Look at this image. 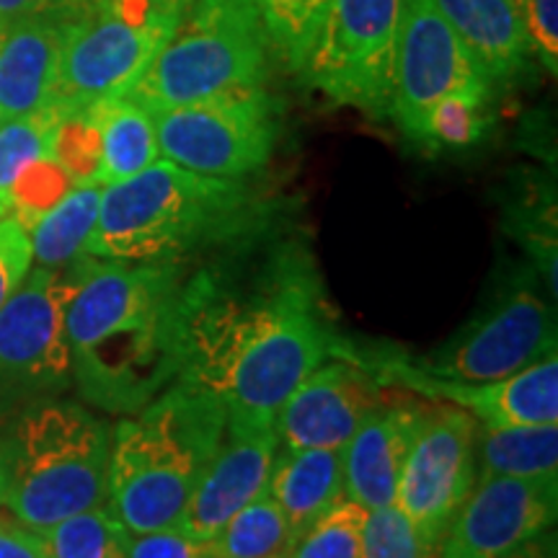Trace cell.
<instances>
[{
  "label": "cell",
  "mask_w": 558,
  "mask_h": 558,
  "mask_svg": "<svg viewBox=\"0 0 558 558\" xmlns=\"http://www.w3.org/2000/svg\"><path fill=\"white\" fill-rule=\"evenodd\" d=\"M233 248L186 275L179 378L218 396L228 424L275 427L277 411L331 357L339 337L303 251L284 246L259 264H243Z\"/></svg>",
  "instance_id": "cell-1"
},
{
  "label": "cell",
  "mask_w": 558,
  "mask_h": 558,
  "mask_svg": "<svg viewBox=\"0 0 558 558\" xmlns=\"http://www.w3.org/2000/svg\"><path fill=\"white\" fill-rule=\"evenodd\" d=\"M65 331L73 386L96 409L132 416L184 365V264H128L81 254Z\"/></svg>",
  "instance_id": "cell-2"
},
{
  "label": "cell",
  "mask_w": 558,
  "mask_h": 558,
  "mask_svg": "<svg viewBox=\"0 0 558 558\" xmlns=\"http://www.w3.org/2000/svg\"><path fill=\"white\" fill-rule=\"evenodd\" d=\"M269 205L243 179L194 173L158 158L135 177L101 186L86 254L128 264H184L262 239Z\"/></svg>",
  "instance_id": "cell-3"
},
{
  "label": "cell",
  "mask_w": 558,
  "mask_h": 558,
  "mask_svg": "<svg viewBox=\"0 0 558 558\" xmlns=\"http://www.w3.org/2000/svg\"><path fill=\"white\" fill-rule=\"evenodd\" d=\"M226 407L177 378L111 427L107 509L128 533L177 527L226 432Z\"/></svg>",
  "instance_id": "cell-4"
},
{
  "label": "cell",
  "mask_w": 558,
  "mask_h": 558,
  "mask_svg": "<svg viewBox=\"0 0 558 558\" xmlns=\"http://www.w3.org/2000/svg\"><path fill=\"white\" fill-rule=\"evenodd\" d=\"M111 427L83 403L50 399L0 424V507L29 530L107 505Z\"/></svg>",
  "instance_id": "cell-5"
},
{
  "label": "cell",
  "mask_w": 558,
  "mask_h": 558,
  "mask_svg": "<svg viewBox=\"0 0 558 558\" xmlns=\"http://www.w3.org/2000/svg\"><path fill=\"white\" fill-rule=\"evenodd\" d=\"M277 60L275 39L254 0H192L124 99L153 114L226 90L267 86Z\"/></svg>",
  "instance_id": "cell-6"
},
{
  "label": "cell",
  "mask_w": 558,
  "mask_h": 558,
  "mask_svg": "<svg viewBox=\"0 0 558 558\" xmlns=\"http://www.w3.org/2000/svg\"><path fill=\"white\" fill-rule=\"evenodd\" d=\"M184 0H99L68 24L50 104L65 111L120 99L177 32Z\"/></svg>",
  "instance_id": "cell-7"
},
{
  "label": "cell",
  "mask_w": 558,
  "mask_h": 558,
  "mask_svg": "<svg viewBox=\"0 0 558 558\" xmlns=\"http://www.w3.org/2000/svg\"><path fill=\"white\" fill-rule=\"evenodd\" d=\"M75 284V262L62 269L32 267L0 308V424L73 388L65 316Z\"/></svg>",
  "instance_id": "cell-8"
},
{
  "label": "cell",
  "mask_w": 558,
  "mask_h": 558,
  "mask_svg": "<svg viewBox=\"0 0 558 558\" xmlns=\"http://www.w3.org/2000/svg\"><path fill=\"white\" fill-rule=\"evenodd\" d=\"M279 99L264 86L153 111L158 150L181 169L246 179L269 163L279 140Z\"/></svg>",
  "instance_id": "cell-9"
},
{
  "label": "cell",
  "mask_w": 558,
  "mask_h": 558,
  "mask_svg": "<svg viewBox=\"0 0 558 558\" xmlns=\"http://www.w3.org/2000/svg\"><path fill=\"white\" fill-rule=\"evenodd\" d=\"M543 290L533 269L514 271L476 318L429 357L411 362L437 378L465 383L505 380L535 365L558 344L556 311Z\"/></svg>",
  "instance_id": "cell-10"
},
{
  "label": "cell",
  "mask_w": 558,
  "mask_h": 558,
  "mask_svg": "<svg viewBox=\"0 0 558 558\" xmlns=\"http://www.w3.org/2000/svg\"><path fill=\"white\" fill-rule=\"evenodd\" d=\"M401 0H329L303 73L329 99L388 117Z\"/></svg>",
  "instance_id": "cell-11"
},
{
  "label": "cell",
  "mask_w": 558,
  "mask_h": 558,
  "mask_svg": "<svg viewBox=\"0 0 558 558\" xmlns=\"http://www.w3.org/2000/svg\"><path fill=\"white\" fill-rule=\"evenodd\" d=\"M476 439L478 422L469 411L422 399L393 505L414 522L435 556L452 518L476 486Z\"/></svg>",
  "instance_id": "cell-12"
},
{
  "label": "cell",
  "mask_w": 558,
  "mask_h": 558,
  "mask_svg": "<svg viewBox=\"0 0 558 558\" xmlns=\"http://www.w3.org/2000/svg\"><path fill=\"white\" fill-rule=\"evenodd\" d=\"M331 357L357 362L380 386L401 388L424 401L452 403L469 411L481 427H533V424H558V357L548 354L505 380L465 383L437 378L424 373L407 357H362L357 349L337 341Z\"/></svg>",
  "instance_id": "cell-13"
},
{
  "label": "cell",
  "mask_w": 558,
  "mask_h": 558,
  "mask_svg": "<svg viewBox=\"0 0 558 558\" xmlns=\"http://www.w3.org/2000/svg\"><path fill=\"white\" fill-rule=\"evenodd\" d=\"M463 88H488V83L481 78L435 0H401L388 120L427 148L429 111L439 99Z\"/></svg>",
  "instance_id": "cell-14"
},
{
  "label": "cell",
  "mask_w": 558,
  "mask_h": 558,
  "mask_svg": "<svg viewBox=\"0 0 558 558\" xmlns=\"http://www.w3.org/2000/svg\"><path fill=\"white\" fill-rule=\"evenodd\" d=\"M558 476L481 478L452 518L435 558H507L554 530Z\"/></svg>",
  "instance_id": "cell-15"
},
{
  "label": "cell",
  "mask_w": 558,
  "mask_h": 558,
  "mask_svg": "<svg viewBox=\"0 0 558 558\" xmlns=\"http://www.w3.org/2000/svg\"><path fill=\"white\" fill-rule=\"evenodd\" d=\"M386 399V386L357 362L347 357L326 360L277 411V437L284 448L295 450H344L369 411Z\"/></svg>",
  "instance_id": "cell-16"
},
{
  "label": "cell",
  "mask_w": 558,
  "mask_h": 558,
  "mask_svg": "<svg viewBox=\"0 0 558 558\" xmlns=\"http://www.w3.org/2000/svg\"><path fill=\"white\" fill-rule=\"evenodd\" d=\"M277 450L275 427H239L226 422L218 452L181 514L177 525L181 533L202 543L213 541L233 514L267 492Z\"/></svg>",
  "instance_id": "cell-17"
},
{
  "label": "cell",
  "mask_w": 558,
  "mask_h": 558,
  "mask_svg": "<svg viewBox=\"0 0 558 558\" xmlns=\"http://www.w3.org/2000/svg\"><path fill=\"white\" fill-rule=\"evenodd\" d=\"M422 399H403L390 393L360 424L344 456V492L347 499L357 501L365 509L393 505L396 486L414 439Z\"/></svg>",
  "instance_id": "cell-18"
},
{
  "label": "cell",
  "mask_w": 558,
  "mask_h": 558,
  "mask_svg": "<svg viewBox=\"0 0 558 558\" xmlns=\"http://www.w3.org/2000/svg\"><path fill=\"white\" fill-rule=\"evenodd\" d=\"M68 24L32 16L0 32V117H24L45 109L58 83Z\"/></svg>",
  "instance_id": "cell-19"
},
{
  "label": "cell",
  "mask_w": 558,
  "mask_h": 558,
  "mask_svg": "<svg viewBox=\"0 0 558 558\" xmlns=\"http://www.w3.org/2000/svg\"><path fill=\"white\" fill-rule=\"evenodd\" d=\"M488 88L507 86L527 68L525 19L512 0H435Z\"/></svg>",
  "instance_id": "cell-20"
},
{
  "label": "cell",
  "mask_w": 558,
  "mask_h": 558,
  "mask_svg": "<svg viewBox=\"0 0 558 558\" xmlns=\"http://www.w3.org/2000/svg\"><path fill=\"white\" fill-rule=\"evenodd\" d=\"M267 494L277 501L290 522L295 541L331 512L344 492V456L341 450L320 448H284L277 450L271 463Z\"/></svg>",
  "instance_id": "cell-21"
},
{
  "label": "cell",
  "mask_w": 558,
  "mask_h": 558,
  "mask_svg": "<svg viewBox=\"0 0 558 558\" xmlns=\"http://www.w3.org/2000/svg\"><path fill=\"white\" fill-rule=\"evenodd\" d=\"M101 130V166L96 184L109 186L145 171L160 158L156 122L148 109L124 99L96 104Z\"/></svg>",
  "instance_id": "cell-22"
},
{
  "label": "cell",
  "mask_w": 558,
  "mask_h": 558,
  "mask_svg": "<svg viewBox=\"0 0 558 558\" xmlns=\"http://www.w3.org/2000/svg\"><path fill=\"white\" fill-rule=\"evenodd\" d=\"M478 478L558 476V424L499 427L478 432Z\"/></svg>",
  "instance_id": "cell-23"
},
{
  "label": "cell",
  "mask_w": 558,
  "mask_h": 558,
  "mask_svg": "<svg viewBox=\"0 0 558 558\" xmlns=\"http://www.w3.org/2000/svg\"><path fill=\"white\" fill-rule=\"evenodd\" d=\"M101 186L75 184L58 205L29 228L32 267L62 269L86 254L90 230L99 218Z\"/></svg>",
  "instance_id": "cell-24"
},
{
  "label": "cell",
  "mask_w": 558,
  "mask_h": 558,
  "mask_svg": "<svg viewBox=\"0 0 558 558\" xmlns=\"http://www.w3.org/2000/svg\"><path fill=\"white\" fill-rule=\"evenodd\" d=\"M295 546L290 522L267 492L248 501L207 541L209 558H288Z\"/></svg>",
  "instance_id": "cell-25"
},
{
  "label": "cell",
  "mask_w": 558,
  "mask_h": 558,
  "mask_svg": "<svg viewBox=\"0 0 558 558\" xmlns=\"http://www.w3.org/2000/svg\"><path fill=\"white\" fill-rule=\"evenodd\" d=\"M507 233L525 251L533 271H538L543 288L556 300L558 290V235L556 197L546 184H527L520 199L507 213Z\"/></svg>",
  "instance_id": "cell-26"
},
{
  "label": "cell",
  "mask_w": 558,
  "mask_h": 558,
  "mask_svg": "<svg viewBox=\"0 0 558 558\" xmlns=\"http://www.w3.org/2000/svg\"><path fill=\"white\" fill-rule=\"evenodd\" d=\"M34 533L39 535L47 558H122L128 541V530L117 522L107 505Z\"/></svg>",
  "instance_id": "cell-27"
},
{
  "label": "cell",
  "mask_w": 558,
  "mask_h": 558,
  "mask_svg": "<svg viewBox=\"0 0 558 558\" xmlns=\"http://www.w3.org/2000/svg\"><path fill=\"white\" fill-rule=\"evenodd\" d=\"M65 114L68 111L58 104H47L45 109L32 111V114L0 122V199L9 202L13 181L26 166L52 156L54 130Z\"/></svg>",
  "instance_id": "cell-28"
},
{
  "label": "cell",
  "mask_w": 558,
  "mask_h": 558,
  "mask_svg": "<svg viewBox=\"0 0 558 558\" xmlns=\"http://www.w3.org/2000/svg\"><path fill=\"white\" fill-rule=\"evenodd\" d=\"M254 3L267 21L279 60L295 73H303L324 26L329 0H254Z\"/></svg>",
  "instance_id": "cell-29"
},
{
  "label": "cell",
  "mask_w": 558,
  "mask_h": 558,
  "mask_svg": "<svg viewBox=\"0 0 558 558\" xmlns=\"http://www.w3.org/2000/svg\"><path fill=\"white\" fill-rule=\"evenodd\" d=\"M488 88H463L435 104L427 120V148H471L486 132Z\"/></svg>",
  "instance_id": "cell-30"
},
{
  "label": "cell",
  "mask_w": 558,
  "mask_h": 558,
  "mask_svg": "<svg viewBox=\"0 0 558 558\" xmlns=\"http://www.w3.org/2000/svg\"><path fill=\"white\" fill-rule=\"evenodd\" d=\"M365 522V507L352 499L339 501L300 535L288 558H362Z\"/></svg>",
  "instance_id": "cell-31"
},
{
  "label": "cell",
  "mask_w": 558,
  "mask_h": 558,
  "mask_svg": "<svg viewBox=\"0 0 558 558\" xmlns=\"http://www.w3.org/2000/svg\"><path fill=\"white\" fill-rule=\"evenodd\" d=\"M52 156L73 184H96L101 166V130L96 107L68 111L52 137Z\"/></svg>",
  "instance_id": "cell-32"
},
{
  "label": "cell",
  "mask_w": 558,
  "mask_h": 558,
  "mask_svg": "<svg viewBox=\"0 0 558 558\" xmlns=\"http://www.w3.org/2000/svg\"><path fill=\"white\" fill-rule=\"evenodd\" d=\"M73 179L52 156L34 160L13 181L9 192L11 215L21 226L29 230L47 209L58 205L65 194L73 190Z\"/></svg>",
  "instance_id": "cell-33"
},
{
  "label": "cell",
  "mask_w": 558,
  "mask_h": 558,
  "mask_svg": "<svg viewBox=\"0 0 558 558\" xmlns=\"http://www.w3.org/2000/svg\"><path fill=\"white\" fill-rule=\"evenodd\" d=\"M362 558H435L422 533L396 505L367 509Z\"/></svg>",
  "instance_id": "cell-34"
},
{
  "label": "cell",
  "mask_w": 558,
  "mask_h": 558,
  "mask_svg": "<svg viewBox=\"0 0 558 558\" xmlns=\"http://www.w3.org/2000/svg\"><path fill=\"white\" fill-rule=\"evenodd\" d=\"M32 269V243L29 230L13 218L5 215L0 218V308L9 300L24 277Z\"/></svg>",
  "instance_id": "cell-35"
},
{
  "label": "cell",
  "mask_w": 558,
  "mask_h": 558,
  "mask_svg": "<svg viewBox=\"0 0 558 558\" xmlns=\"http://www.w3.org/2000/svg\"><path fill=\"white\" fill-rule=\"evenodd\" d=\"M122 558H209L207 543L194 541L179 527L128 533Z\"/></svg>",
  "instance_id": "cell-36"
},
{
  "label": "cell",
  "mask_w": 558,
  "mask_h": 558,
  "mask_svg": "<svg viewBox=\"0 0 558 558\" xmlns=\"http://www.w3.org/2000/svg\"><path fill=\"white\" fill-rule=\"evenodd\" d=\"M530 45L543 65L556 75L558 70V0H525L522 3Z\"/></svg>",
  "instance_id": "cell-37"
},
{
  "label": "cell",
  "mask_w": 558,
  "mask_h": 558,
  "mask_svg": "<svg viewBox=\"0 0 558 558\" xmlns=\"http://www.w3.org/2000/svg\"><path fill=\"white\" fill-rule=\"evenodd\" d=\"M99 0H0V32L21 19L50 16L73 24L88 13Z\"/></svg>",
  "instance_id": "cell-38"
},
{
  "label": "cell",
  "mask_w": 558,
  "mask_h": 558,
  "mask_svg": "<svg viewBox=\"0 0 558 558\" xmlns=\"http://www.w3.org/2000/svg\"><path fill=\"white\" fill-rule=\"evenodd\" d=\"M0 558H47V554L34 530L0 518Z\"/></svg>",
  "instance_id": "cell-39"
},
{
  "label": "cell",
  "mask_w": 558,
  "mask_h": 558,
  "mask_svg": "<svg viewBox=\"0 0 558 558\" xmlns=\"http://www.w3.org/2000/svg\"><path fill=\"white\" fill-rule=\"evenodd\" d=\"M507 558H556V535L554 530L543 533L541 538L530 541L527 546H522L514 554H509Z\"/></svg>",
  "instance_id": "cell-40"
},
{
  "label": "cell",
  "mask_w": 558,
  "mask_h": 558,
  "mask_svg": "<svg viewBox=\"0 0 558 558\" xmlns=\"http://www.w3.org/2000/svg\"><path fill=\"white\" fill-rule=\"evenodd\" d=\"M5 215H11V207H9V202L0 199V218H5Z\"/></svg>",
  "instance_id": "cell-41"
},
{
  "label": "cell",
  "mask_w": 558,
  "mask_h": 558,
  "mask_svg": "<svg viewBox=\"0 0 558 558\" xmlns=\"http://www.w3.org/2000/svg\"><path fill=\"white\" fill-rule=\"evenodd\" d=\"M512 3H514V5H518V9H520V13H522V3H525V0H512Z\"/></svg>",
  "instance_id": "cell-42"
},
{
  "label": "cell",
  "mask_w": 558,
  "mask_h": 558,
  "mask_svg": "<svg viewBox=\"0 0 558 558\" xmlns=\"http://www.w3.org/2000/svg\"><path fill=\"white\" fill-rule=\"evenodd\" d=\"M184 3H192V0H184Z\"/></svg>",
  "instance_id": "cell-43"
},
{
  "label": "cell",
  "mask_w": 558,
  "mask_h": 558,
  "mask_svg": "<svg viewBox=\"0 0 558 558\" xmlns=\"http://www.w3.org/2000/svg\"><path fill=\"white\" fill-rule=\"evenodd\" d=\"M0 122H3V117H0Z\"/></svg>",
  "instance_id": "cell-44"
}]
</instances>
